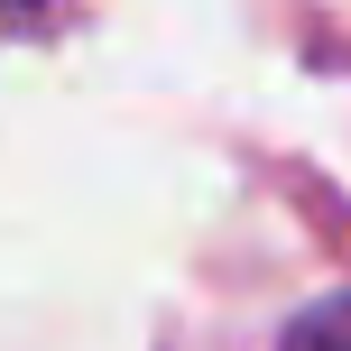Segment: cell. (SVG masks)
Returning <instances> with one entry per match:
<instances>
[{
  "label": "cell",
  "mask_w": 351,
  "mask_h": 351,
  "mask_svg": "<svg viewBox=\"0 0 351 351\" xmlns=\"http://www.w3.org/2000/svg\"><path fill=\"white\" fill-rule=\"evenodd\" d=\"M278 351H351V296L305 305V315L287 324V342H278Z\"/></svg>",
  "instance_id": "6da1fadb"
}]
</instances>
